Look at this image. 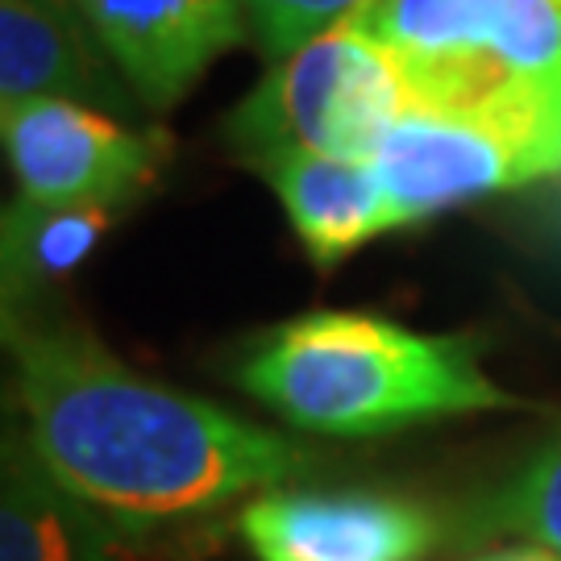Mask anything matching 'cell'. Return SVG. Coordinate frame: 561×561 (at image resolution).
Segmentation results:
<instances>
[{
  "mask_svg": "<svg viewBox=\"0 0 561 561\" xmlns=\"http://www.w3.org/2000/svg\"><path fill=\"white\" fill-rule=\"evenodd\" d=\"M25 442L71 495L117 524L201 516L312 466L279 433L141 379L83 324L4 308Z\"/></svg>",
  "mask_w": 561,
  "mask_h": 561,
  "instance_id": "obj_1",
  "label": "cell"
},
{
  "mask_svg": "<svg viewBox=\"0 0 561 561\" xmlns=\"http://www.w3.org/2000/svg\"><path fill=\"white\" fill-rule=\"evenodd\" d=\"M241 387L296 428L324 437L520 408L482 370L470 341L416 333L366 312H308L279 324L245 358Z\"/></svg>",
  "mask_w": 561,
  "mask_h": 561,
  "instance_id": "obj_2",
  "label": "cell"
},
{
  "mask_svg": "<svg viewBox=\"0 0 561 561\" xmlns=\"http://www.w3.org/2000/svg\"><path fill=\"white\" fill-rule=\"evenodd\" d=\"M370 162L403 225L553 183L561 180V101L528 83L482 80L466 96L408 108Z\"/></svg>",
  "mask_w": 561,
  "mask_h": 561,
  "instance_id": "obj_3",
  "label": "cell"
},
{
  "mask_svg": "<svg viewBox=\"0 0 561 561\" xmlns=\"http://www.w3.org/2000/svg\"><path fill=\"white\" fill-rule=\"evenodd\" d=\"M421 101H428L421 62L350 18L283 55L233 108L225 138L250 167L287 150L370 159Z\"/></svg>",
  "mask_w": 561,
  "mask_h": 561,
  "instance_id": "obj_4",
  "label": "cell"
},
{
  "mask_svg": "<svg viewBox=\"0 0 561 561\" xmlns=\"http://www.w3.org/2000/svg\"><path fill=\"white\" fill-rule=\"evenodd\" d=\"M4 154L25 201L125 204L159 180L171 154L162 129H134L76 101H25L0 113Z\"/></svg>",
  "mask_w": 561,
  "mask_h": 561,
  "instance_id": "obj_5",
  "label": "cell"
},
{
  "mask_svg": "<svg viewBox=\"0 0 561 561\" xmlns=\"http://www.w3.org/2000/svg\"><path fill=\"white\" fill-rule=\"evenodd\" d=\"M358 21L408 55L561 101V0H375Z\"/></svg>",
  "mask_w": 561,
  "mask_h": 561,
  "instance_id": "obj_6",
  "label": "cell"
},
{
  "mask_svg": "<svg viewBox=\"0 0 561 561\" xmlns=\"http://www.w3.org/2000/svg\"><path fill=\"white\" fill-rule=\"evenodd\" d=\"M259 561H416L437 545V520L379 491H262L241 512Z\"/></svg>",
  "mask_w": 561,
  "mask_h": 561,
  "instance_id": "obj_7",
  "label": "cell"
},
{
  "mask_svg": "<svg viewBox=\"0 0 561 561\" xmlns=\"http://www.w3.org/2000/svg\"><path fill=\"white\" fill-rule=\"evenodd\" d=\"M117 76L150 108H171L225 50L245 42L241 0H76Z\"/></svg>",
  "mask_w": 561,
  "mask_h": 561,
  "instance_id": "obj_8",
  "label": "cell"
},
{
  "mask_svg": "<svg viewBox=\"0 0 561 561\" xmlns=\"http://www.w3.org/2000/svg\"><path fill=\"white\" fill-rule=\"evenodd\" d=\"M108 50L76 0H0V108L25 101L125 104Z\"/></svg>",
  "mask_w": 561,
  "mask_h": 561,
  "instance_id": "obj_9",
  "label": "cell"
},
{
  "mask_svg": "<svg viewBox=\"0 0 561 561\" xmlns=\"http://www.w3.org/2000/svg\"><path fill=\"white\" fill-rule=\"evenodd\" d=\"M259 175L275 187L291 229L321 266H333L379 233L403 229L396 201L370 159L287 150L259 162Z\"/></svg>",
  "mask_w": 561,
  "mask_h": 561,
  "instance_id": "obj_10",
  "label": "cell"
},
{
  "mask_svg": "<svg viewBox=\"0 0 561 561\" xmlns=\"http://www.w3.org/2000/svg\"><path fill=\"white\" fill-rule=\"evenodd\" d=\"M0 561H113V520L50 479L30 442L4 454Z\"/></svg>",
  "mask_w": 561,
  "mask_h": 561,
  "instance_id": "obj_11",
  "label": "cell"
},
{
  "mask_svg": "<svg viewBox=\"0 0 561 561\" xmlns=\"http://www.w3.org/2000/svg\"><path fill=\"white\" fill-rule=\"evenodd\" d=\"M121 204L104 201H18L4 208L0 266L4 308L38 300L55 279L71 275L113 229Z\"/></svg>",
  "mask_w": 561,
  "mask_h": 561,
  "instance_id": "obj_12",
  "label": "cell"
},
{
  "mask_svg": "<svg viewBox=\"0 0 561 561\" xmlns=\"http://www.w3.org/2000/svg\"><path fill=\"white\" fill-rule=\"evenodd\" d=\"M491 520L524 541H533V549L561 558V433L495 500Z\"/></svg>",
  "mask_w": 561,
  "mask_h": 561,
  "instance_id": "obj_13",
  "label": "cell"
},
{
  "mask_svg": "<svg viewBox=\"0 0 561 561\" xmlns=\"http://www.w3.org/2000/svg\"><path fill=\"white\" fill-rule=\"evenodd\" d=\"M370 4L375 0H241L254 42L271 62H279L308 38L324 34L329 25L358 18Z\"/></svg>",
  "mask_w": 561,
  "mask_h": 561,
  "instance_id": "obj_14",
  "label": "cell"
},
{
  "mask_svg": "<svg viewBox=\"0 0 561 561\" xmlns=\"http://www.w3.org/2000/svg\"><path fill=\"white\" fill-rule=\"evenodd\" d=\"M486 561H561L558 553H545V549H524V553H500V558Z\"/></svg>",
  "mask_w": 561,
  "mask_h": 561,
  "instance_id": "obj_15",
  "label": "cell"
},
{
  "mask_svg": "<svg viewBox=\"0 0 561 561\" xmlns=\"http://www.w3.org/2000/svg\"><path fill=\"white\" fill-rule=\"evenodd\" d=\"M558 183H561V180H558ZM558 217H561V204H558Z\"/></svg>",
  "mask_w": 561,
  "mask_h": 561,
  "instance_id": "obj_16",
  "label": "cell"
}]
</instances>
